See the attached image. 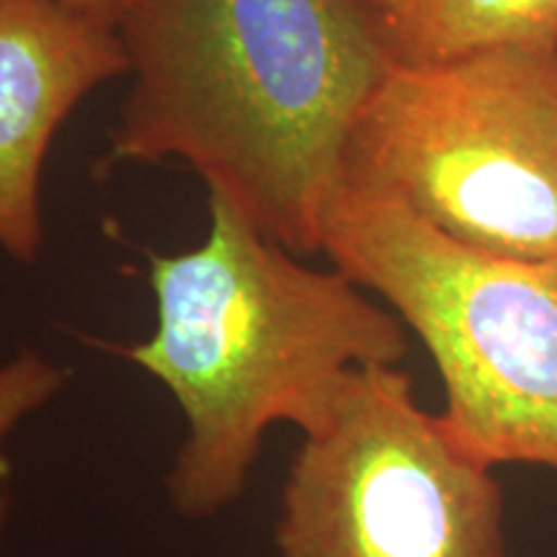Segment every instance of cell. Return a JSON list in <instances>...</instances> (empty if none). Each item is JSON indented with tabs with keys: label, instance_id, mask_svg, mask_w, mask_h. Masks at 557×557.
<instances>
[{
	"label": "cell",
	"instance_id": "cell-1",
	"mask_svg": "<svg viewBox=\"0 0 557 557\" xmlns=\"http://www.w3.org/2000/svg\"><path fill=\"white\" fill-rule=\"evenodd\" d=\"M132 88L111 160L176 158L295 256L323 218L369 96L393 60L361 0H129Z\"/></svg>",
	"mask_w": 557,
	"mask_h": 557
},
{
	"label": "cell",
	"instance_id": "cell-2",
	"mask_svg": "<svg viewBox=\"0 0 557 557\" xmlns=\"http://www.w3.org/2000/svg\"><path fill=\"white\" fill-rule=\"evenodd\" d=\"M299 259L220 194H209L199 248L150 256L156 333L122 354L169 389L189 423L165 478L181 517L225 511L246 493L271 429L312 434L354 369L406 357L395 312L336 267Z\"/></svg>",
	"mask_w": 557,
	"mask_h": 557
},
{
	"label": "cell",
	"instance_id": "cell-3",
	"mask_svg": "<svg viewBox=\"0 0 557 557\" xmlns=\"http://www.w3.org/2000/svg\"><path fill=\"white\" fill-rule=\"evenodd\" d=\"M320 250L426 346L465 455L557 470V261L487 253L400 201L341 184Z\"/></svg>",
	"mask_w": 557,
	"mask_h": 557
},
{
	"label": "cell",
	"instance_id": "cell-4",
	"mask_svg": "<svg viewBox=\"0 0 557 557\" xmlns=\"http://www.w3.org/2000/svg\"><path fill=\"white\" fill-rule=\"evenodd\" d=\"M344 181L487 253L557 261V47L389 60Z\"/></svg>",
	"mask_w": 557,
	"mask_h": 557
},
{
	"label": "cell",
	"instance_id": "cell-5",
	"mask_svg": "<svg viewBox=\"0 0 557 557\" xmlns=\"http://www.w3.org/2000/svg\"><path fill=\"white\" fill-rule=\"evenodd\" d=\"M274 540L276 557H508L504 491L418 406L408 372L359 367L302 436Z\"/></svg>",
	"mask_w": 557,
	"mask_h": 557
},
{
	"label": "cell",
	"instance_id": "cell-6",
	"mask_svg": "<svg viewBox=\"0 0 557 557\" xmlns=\"http://www.w3.org/2000/svg\"><path fill=\"white\" fill-rule=\"evenodd\" d=\"M129 70L120 29L62 0H0V248L37 261L39 186L62 122Z\"/></svg>",
	"mask_w": 557,
	"mask_h": 557
},
{
	"label": "cell",
	"instance_id": "cell-7",
	"mask_svg": "<svg viewBox=\"0 0 557 557\" xmlns=\"http://www.w3.org/2000/svg\"><path fill=\"white\" fill-rule=\"evenodd\" d=\"M393 60L444 62L498 47H557V0H400L382 18Z\"/></svg>",
	"mask_w": 557,
	"mask_h": 557
},
{
	"label": "cell",
	"instance_id": "cell-8",
	"mask_svg": "<svg viewBox=\"0 0 557 557\" xmlns=\"http://www.w3.org/2000/svg\"><path fill=\"white\" fill-rule=\"evenodd\" d=\"M65 385V372L34 351L18 354L0 367V438L9 436L26 416L45 408Z\"/></svg>",
	"mask_w": 557,
	"mask_h": 557
},
{
	"label": "cell",
	"instance_id": "cell-9",
	"mask_svg": "<svg viewBox=\"0 0 557 557\" xmlns=\"http://www.w3.org/2000/svg\"><path fill=\"white\" fill-rule=\"evenodd\" d=\"M62 3H67L70 9L86 13L90 18H99L103 24L116 26L120 24L122 13L127 11L129 0H62Z\"/></svg>",
	"mask_w": 557,
	"mask_h": 557
},
{
	"label": "cell",
	"instance_id": "cell-10",
	"mask_svg": "<svg viewBox=\"0 0 557 557\" xmlns=\"http://www.w3.org/2000/svg\"><path fill=\"white\" fill-rule=\"evenodd\" d=\"M361 3H367L369 9H372L374 13H380L382 18H387L389 13H393L395 9H398L400 0H361Z\"/></svg>",
	"mask_w": 557,
	"mask_h": 557
}]
</instances>
